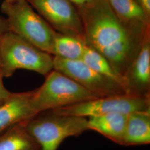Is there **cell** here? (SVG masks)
<instances>
[{"instance_id": "1", "label": "cell", "mask_w": 150, "mask_h": 150, "mask_svg": "<svg viewBox=\"0 0 150 150\" xmlns=\"http://www.w3.org/2000/svg\"><path fill=\"white\" fill-rule=\"evenodd\" d=\"M83 26L85 42L123 75L138 54L146 35L121 21L108 0H92L77 8Z\"/></svg>"}, {"instance_id": "2", "label": "cell", "mask_w": 150, "mask_h": 150, "mask_svg": "<svg viewBox=\"0 0 150 150\" xmlns=\"http://www.w3.org/2000/svg\"><path fill=\"white\" fill-rule=\"evenodd\" d=\"M0 59L4 77H11L19 69L32 71L45 76L54 70L51 54L10 31L0 36Z\"/></svg>"}, {"instance_id": "3", "label": "cell", "mask_w": 150, "mask_h": 150, "mask_svg": "<svg viewBox=\"0 0 150 150\" xmlns=\"http://www.w3.org/2000/svg\"><path fill=\"white\" fill-rule=\"evenodd\" d=\"M1 11L7 16L8 31L52 54L55 30L26 0L4 1Z\"/></svg>"}, {"instance_id": "4", "label": "cell", "mask_w": 150, "mask_h": 150, "mask_svg": "<svg viewBox=\"0 0 150 150\" xmlns=\"http://www.w3.org/2000/svg\"><path fill=\"white\" fill-rule=\"evenodd\" d=\"M25 125L40 150H57L67 138L89 131L87 117L59 115L51 111L38 114Z\"/></svg>"}, {"instance_id": "5", "label": "cell", "mask_w": 150, "mask_h": 150, "mask_svg": "<svg viewBox=\"0 0 150 150\" xmlns=\"http://www.w3.org/2000/svg\"><path fill=\"white\" fill-rule=\"evenodd\" d=\"M98 97L69 77L54 70L46 76L42 85L33 90V102L38 115Z\"/></svg>"}, {"instance_id": "6", "label": "cell", "mask_w": 150, "mask_h": 150, "mask_svg": "<svg viewBox=\"0 0 150 150\" xmlns=\"http://www.w3.org/2000/svg\"><path fill=\"white\" fill-rule=\"evenodd\" d=\"M51 111L59 115L87 118L110 113L149 112H150V96H139L123 94L102 97Z\"/></svg>"}, {"instance_id": "7", "label": "cell", "mask_w": 150, "mask_h": 150, "mask_svg": "<svg viewBox=\"0 0 150 150\" xmlns=\"http://www.w3.org/2000/svg\"><path fill=\"white\" fill-rule=\"evenodd\" d=\"M54 70L69 77L100 97L126 94L123 87L92 69L82 60L53 57Z\"/></svg>"}, {"instance_id": "8", "label": "cell", "mask_w": 150, "mask_h": 150, "mask_svg": "<svg viewBox=\"0 0 150 150\" xmlns=\"http://www.w3.org/2000/svg\"><path fill=\"white\" fill-rule=\"evenodd\" d=\"M26 1L54 30L85 42L80 16L70 0Z\"/></svg>"}, {"instance_id": "9", "label": "cell", "mask_w": 150, "mask_h": 150, "mask_svg": "<svg viewBox=\"0 0 150 150\" xmlns=\"http://www.w3.org/2000/svg\"><path fill=\"white\" fill-rule=\"evenodd\" d=\"M123 78L127 94L150 96V32L146 35L138 54Z\"/></svg>"}, {"instance_id": "10", "label": "cell", "mask_w": 150, "mask_h": 150, "mask_svg": "<svg viewBox=\"0 0 150 150\" xmlns=\"http://www.w3.org/2000/svg\"><path fill=\"white\" fill-rule=\"evenodd\" d=\"M33 91L11 93L0 104V134L18 123L25 122L38 114L33 102Z\"/></svg>"}, {"instance_id": "11", "label": "cell", "mask_w": 150, "mask_h": 150, "mask_svg": "<svg viewBox=\"0 0 150 150\" xmlns=\"http://www.w3.org/2000/svg\"><path fill=\"white\" fill-rule=\"evenodd\" d=\"M119 20L129 28L145 34L150 31V15L137 0H108Z\"/></svg>"}, {"instance_id": "12", "label": "cell", "mask_w": 150, "mask_h": 150, "mask_svg": "<svg viewBox=\"0 0 150 150\" xmlns=\"http://www.w3.org/2000/svg\"><path fill=\"white\" fill-rule=\"evenodd\" d=\"M127 113L113 112L89 117L88 127L118 145L123 146Z\"/></svg>"}, {"instance_id": "13", "label": "cell", "mask_w": 150, "mask_h": 150, "mask_svg": "<svg viewBox=\"0 0 150 150\" xmlns=\"http://www.w3.org/2000/svg\"><path fill=\"white\" fill-rule=\"evenodd\" d=\"M150 143V112L129 113L123 146H140Z\"/></svg>"}, {"instance_id": "14", "label": "cell", "mask_w": 150, "mask_h": 150, "mask_svg": "<svg viewBox=\"0 0 150 150\" xmlns=\"http://www.w3.org/2000/svg\"><path fill=\"white\" fill-rule=\"evenodd\" d=\"M0 136V150H40L37 142L27 131L25 122L7 129Z\"/></svg>"}, {"instance_id": "15", "label": "cell", "mask_w": 150, "mask_h": 150, "mask_svg": "<svg viewBox=\"0 0 150 150\" xmlns=\"http://www.w3.org/2000/svg\"><path fill=\"white\" fill-rule=\"evenodd\" d=\"M86 46V43L80 39L55 31L52 54L62 59L80 60L82 59Z\"/></svg>"}, {"instance_id": "16", "label": "cell", "mask_w": 150, "mask_h": 150, "mask_svg": "<svg viewBox=\"0 0 150 150\" xmlns=\"http://www.w3.org/2000/svg\"><path fill=\"white\" fill-rule=\"evenodd\" d=\"M82 60L100 75L121 85L125 90L123 76L114 70L107 59L96 51L87 46Z\"/></svg>"}, {"instance_id": "17", "label": "cell", "mask_w": 150, "mask_h": 150, "mask_svg": "<svg viewBox=\"0 0 150 150\" xmlns=\"http://www.w3.org/2000/svg\"><path fill=\"white\" fill-rule=\"evenodd\" d=\"M4 76L0 69V103L4 102L11 94V92L6 88L3 82Z\"/></svg>"}, {"instance_id": "18", "label": "cell", "mask_w": 150, "mask_h": 150, "mask_svg": "<svg viewBox=\"0 0 150 150\" xmlns=\"http://www.w3.org/2000/svg\"><path fill=\"white\" fill-rule=\"evenodd\" d=\"M7 31H8V29L6 18L0 16V36Z\"/></svg>"}, {"instance_id": "19", "label": "cell", "mask_w": 150, "mask_h": 150, "mask_svg": "<svg viewBox=\"0 0 150 150\" xmlns=\"http://www.w3.org/2000/svg\"><path fill=\"white\" fill-rule=\"evenodd\" d=\"M145 11L150 15V0H137Z\"/></svg>"}, {"instance_id": "20", "label": "cell", "mask_w": 150, "mask_h": 150, "mask_svg": "<svg viewBox=\"0 0 150 150\" xmlns=\"http://www.w3.org/2000/svg\"><path fill=\"white\" fill-rule=\"evenodd\" d=\"M76 8H80L91 2L92 0H70Z\"/></svg>"}, {"instance_id": "21", "label": "cell", "mask_w": 150, "mask_h": 150, "mask_svg": "<svg viewBox=\"0 0 150 150\" xmlns=\"http://www.w3.org/2000/svg\"><path fill=\"white\" fill-rule=\"evenodd\" d=\"M0 69H1V59H0Z\"/></svg>"}, {"instance_id": "22", "label": "cell", "mask_w": 150, "mask_h": 150, "mask_svg": "<svg viewBox=\"0 0 150 150\" xmlns=\"http://www.w3.org/2000/svg\"><path fill=\"white\" fill-rule=\"evenodd\" d=\"M4 1H12V0H4Z\"/></svg>"}, {"instance_id": "23", "label": "cell", "mask_w": 150, "mask_h": 150, "mask_svg": "<svg viewBox=\"0 0 150 150\" xmlns=\"http://www.w3.org/2000/svg\"><path fill=\"white\" fill-rule=\"evenodd\" d=\"M0 104H1V103H0Z\"/></svg>"}]
</instances>
